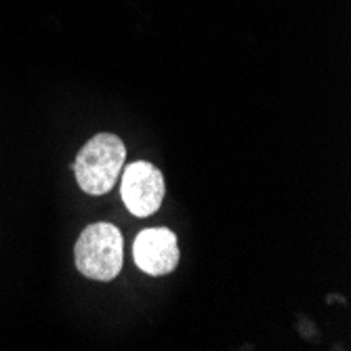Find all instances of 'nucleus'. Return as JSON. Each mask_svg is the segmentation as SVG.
Masks as SVG:
<instances>
[{
    "mask_svg": "<svg viewBox=\"0 0 351 351\" xmlns=\"http://www.w3.org/2000/svg\"><path fill=\"white\" fill-rule=\"evenodd\" d=\"M165 194V175L152 162L137 160L124 169L120 181V196L131 215L143 219L158 213V208L162 206Z\"/></svg>",
    "mask_w": 351,
    "mask_h": 351,
    "instance_id": "3",
    "label": "nucleus"
},
{
    "mask_svg": "<svg viewBox=\"0 0 351 351\" xmlns=\"http://www.w3.org/2000/svg\"><path fill=\"white\" fill-rule=\"evenodd\" d=\"M135 265L147 276H169L179 265L177 236L169 228L141 230L133 244Z\"/></svg>",
    "mask_w": 351,
    "mask_h": 351,
    "instance_id": "4",
    "label": "nucleus"
},
{
    "mask_svg": "<svg viewBox=\"0 0 351 351\" xmlns=\"http://www.w3.org/2000/svg\"><path fill=\"white\" fill-rule=\"evenodd\" d=\"M124 259V238L112 223H90L82 230L74 246L76 269L97 282H112Z\"/></svg>",
    "mask_w": 351,
    "mask_h": 351,
    "instance_id": "2",
    "label": "nucleus"
},
{
    "mask_svg": "<svg viewBox=\"0 0 351 351\" xmlns=\"http://www.w3.org/2000/svg\"><path fill=\"white\" fill-rule=\"evenodd\" d=\"M126 160V147L114 133H97L90 137L74 160L78 187L88 196H104L116 185Z\"/></svg>",
    "mask_w": 351,
    "mask_h": 351,
    "instance_id": "1",
    "label": "nucleus"
}]
</instances>
